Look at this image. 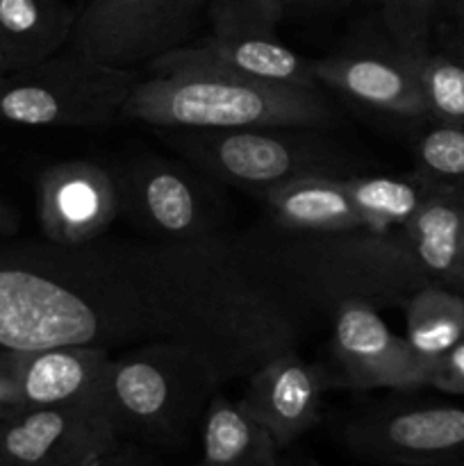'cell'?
<instances>
[{"label": "cell", "mask_w": 464, "mask_h": 466, "mask_svg": "<svg viewBox=\"0 0 464 466\" xmlns=\"http://www.w3.org/2000/svg\"><path fill=\"white\" fill-rule=\"evenodd\" d=\"M121 253L139 289L150 339L189 350L218 387L298 350L305 305L244 241L214 232L187 241L123 244Z\"/></svg>", "instance_id": "cell-1"}, {"label": "cell", "mask_w": 464, "mask_h": 466, "mask_svg": "<svg viewBox=\"0 0 464 466\" xmlns=\"http://www.w3.org/2000/svg\"><path fill=\"white\" fill-rule=\"evenodd\" d=\"M150 328L121 244L23 246L0 253V349L148 341Z\"/></svg>", "instance_id": "cell-2"}, {"label": "cell", "mask_w": 464, "mask_h": 466, "mask_svg": "<svg viewBox=\"0 0 464 466\" xmlns=\"http://www.w3.org/2000/svg\"><path fill=\"white\" fill-rule=\"evenodd\" d=\"M244 244L291 296L328 314L344 300H367L378 309H403L430 282L414 259L403 230L332 235L273 230Z\"/></svg>", "instance_id": "cell-3"}, {"label": "cell", "mask_w": 464, "mask_h": 466, "mask_svg": "<svg viewBox=\"0 0 464 466\" xmlns=\"http://www.w3.org/2000/svg\"><path fill=\"white\" fill-rule=\"evenodd\" d=\"M335 109L321 89L273 85L218 71L144 73L121 121L166 130L323 127Z\"/></svg>", "instance_id": "cell-4"}, {"label": "cell", "mask_w": 464, "mask_h": 466, "mask_svg": "<svg viewBox=\"0 0 464 466\" xmlns=\"http://www.w3.org/2000/svg\"><path fill=\"white\" fill-rule=\"evenodd\" d=\"M321 127H248V130H173L171 141L203 176L257 198L273 187L312 176L350 177L362 162Z\"/></svg>", "instance_id": "cell-5"}, {"label": "cell", "mask_w": 464, "mask_h": 466, "mask_svg": "<svg viewBox=\"0 0 464 466\" xmlns=\"http://www.w3.org/2000/svg\"><path fill=\"white\" fill-rule=\"evenodd\" d=\"M218 382L200 360L166 339L112 358L107 408L121 437L177 444L203 419Z\"/></svg>", "instance_id": "cell-6"}, {"label": "cell", "mask_w": 464, "mask_h": 466, "mask_svg": "<svg viewBox=\"0 0 464 466\" xmlns=\"http://www.w3.org/2000/svg\"><path fill=\"white\" fill-rule=\"evenodd\" d=\"M144 71L96 62L68 48L0 76V121L23 127H103L121 121Z\"/></svg>", "instance_id": "cell-7"}, {"label": "cell", "mask_w": 464, "mask_h": 466, "mask_svg": "<svg viewBox=\"0 0 464 466\" xmlns=\"http://www.w3.org/2000/svg\"><path fill=\"white\" fill-rule=\"evenodd\" d=\"M209 0H91L68 48L121 68L148 66L185 46L207 16Z\"/></svg>", "instance_id": "cell-8"}, {"label": "cell", "mask_w": 464, "mask_h": 466, "mask_svg": "<svg viewBox=\"0 0 464 466\" xmlns=\"http://www.w3.org/2000/svg\"><path fill=\"white\" fill-rule=\"evenodd\" d=\"M123 214L157 241L200 239L218 232L221 200L203 173L166 157H141L118 176Z\"/></svg>", "instance_id": "cell-9"}, {"label": "cell", "mask_w": 464, "mask_h": 466, "mask_svg": "<svg viewBox=\"0 0 464 466\" xmlns=\"http://www.w3.org/2000/svg\"><path fill=\"white\" fill-rule=\"evenodd\" d=\"M332 385L358 391H412L430 387L432 364L414 353L408 339L396 335L380 309L367 300H344L330 309Z\"/></svg>", "instance_id": "cell-10"}, {"label": "cell", "mask_w": 464, "mask_h": 466, "mask_svg": "<svg viewBox=\"0 0 464 466\" xmlns=\"http://www.w3.org/2000/svg\"><path fill=\"white\" fill-rule=\"evenodd\" d=\"M344 441L358 458L389 466H464V410L373 408L350 419Z\"/></svg>", "instance_id": "cell-11"}, {"label": "cell", "mask_w": 464, "mask_h": 466, "mask_svg": "<svg viewBox=\"0 0 464 466\" xmlns=\"http://www.w3.org/2000/svg\"><path fill=\"white\" fill-rule=\"evenodd\" d=\"M36 214L44 237L53 244H94L123 214L121 182L94 159H64L41 171Z\"/></svg>", "instance_id": "cell-12"}, {"label": "cell", "mask_w": 464, "mask_h": 466, "mask_svg": "<svg viewBox=\"0 0 464 466\" xmlns=\"http://www.w3.org/2000/svg\"><path fill=\"white\" fill-rule=\"evenodd\" d=\"M7 466H100L123 437L107 412L30 408L0 428Z\"/></svg>", "instance_id": "cell-13"}, {"label": "cell", "mask_w": 464, "mask_h": 466, "mask_svg": "<svg viewBox=\"0 0 464 466\" xmlns=\"http://www.w3.org/2000/svg\"><path fill=\"white\" fill-rule=\"evenodd\" d=\"M218 71L273 85L321 89L312 73V62L282 44L277 35L262 32H209L200 39L168 50L153 59L144 73Z\"/></svg>", "instance_id": "cell-14"}, {"label": "cell", "mask_w": 464, "mask_h": 466, "mask_svg": "<svg viewBox=\"0 0 464 466\" xmlns=\"http://www.w3.org/2000/svg\"><path fill=\"white\" fill-rule=\"evenodd\" d=\"M318 86H330L362 107L398 118H428L419 55L396 48H358L312 62Z\"/></svg>", "instance_id": "cell-15"}, {"label": "cell", "mask_w": 464, "mask_h": 466, "mask_svg": "<svg viewBox=\"0 0 464 466\" xmlns=\"http://www.w3.org/2000/svg\"><path fill=\"white\" fill-rule=\"evenodd\" d=\"M244 405L271 432L285 451L321 421L323 394L332 385L326 369L300 358L298 350L282 353L250 373Z\"/></svg>", "instance_id": "cell-16"}, {"label": "cell", "mask_w": 464, "mask_h": 466, "mask_svg": "<svg viewBox=\"0 0 464 466\" xmlns=\"http://www.w3.org/2000/svg\"><path fill=\"white\" fill-rule=\"evenodd\" d=\"M109 367L112 353L100 346H57L21 353L27 408H80L109 414Z\"/></svg>", "instance_id": "cell-17"}, {"label": "cell", "mask_w": 464, "mask_h": 466, "mask_svg": "<svg viewBox=\"0 0 464 466\" xmlns=\"http://www.w3.org/2000/svg\"><path fill=\"white\" fill-rule=\"evenodd\" d=\"M346 180V177H344ZM341 177L312 176L257 196L273 230L285 235H332L364 230Z\"/></svg>", "instance_id": "cell-18"}, {"label": "cell", "mask_w": 464, "mask_h": 466, "mask_svg": "<svg viewBox=\"0 0 464 466\" xmlns=\"http://www.w3.org/2000/svg\"><path fill=\"white\" fill-rule=\"evenodd\" d=\"M403 235L428 280L464 291V200L459 189L432 185Z\"/></svg>", "instance_id": "cell-19"}, {"label": "cell", "mask_w": 464, "mask_h": 466, "mask_svg": "<svg viewBox=\"0 0 464 466\" xmlns=\"http://www.w3.org/2000/svg\"><path fill=\"white\" fill-rule=\"evenodd\" d=\"M77 16L66 0H0L3 76L62 53L71 44Z\"/></svg>", "instance_id": "cell-20"}, {"label": "cell", "mask_w": 464, "mask_h": 466, "mask_svg": "<svg viewBox=\"0 0 464 466\" xmlns=\"http://www.w3.org/2000/svg\"><path fill=\"white\" fill-rule=\"evenodd\" d=\"M200 432L203 453L196 466H282L276 440L241 399L214 394Z\"/></svg>", "instance_id": "cell-21"}, {"label": "cell", "mask_w": 464, "mask_h": 466, "mask_svg": "<svg viewBox=\"0 0 464 466\" xmlns=\"http://www.w3.org/2000/svg\"><path fill=\"white\" fill-rule=\"evenodd\" d=\"M403 312L405 339L432 367L464 339V291L428 282L405 303Z\"/></svg>", "instance_id": "cell-22"}, {"label": "cell", "mask_w": 464, "mask_h": 466, "mask_svg": "<svg viewBox=\"0 0 464 466\" xmlns=\"http://www.w3.org/2000/svg\"><path fill=\"white\" fill-rule=\"evenodd\" d=\"M346 189L362 218L364 230H403L426 200L432 182L414 176H358L346 177Z\"/></svg>", "instance_id": "cell-23"}, {"label": "cell", "mask_w": 464, "mask_h": 466, "mask_svg": "<svg viewBox=\"0 0 464 466\" xmlns=\"http://www.w3.org/2000/svg\"><path fill=\"white\" fill-rule=\"evenodd\" d=\"M419 80L428 118L464 127V57L428 50L419 55Z\"/></svg>", "instance_id": "cell-24"}, {"label": "cell", "mask_w": 464, "mask_h": 466, "mask_svg": "<svg viewBox=\"0 0 464 466\" xmlns=\"http://www.w3.org/2000/svg\"><path fill=\"white\" fill-rule=\"evenodd\" d=\"M435 123V121H432ZM417 173L450 189L464 187V127L435 123L414 144Z\"/></svg>", "instance_id": "cell-25"}, {"label": "cell", "mask_w": 464, "mask_h": 466, "mask_svg": "<svg viewBox=\"0 0 464 466\" xmlns=\"http://www.w3.org/2000/svg\"><path fill=\"white\" fill-rule=\"evenodd\" d=\"M382 23L391 44L409 55L430 50V36L446 0H380Z\"/></svg>", "instance_id": "cell-26"}, {"label": "cell", "mask_w": 464, "mask_h": 466, "mask_svg": "<svg viewBox=\"0 0 464 466\" xmlns=\"http://www.w3.org/2000/svg\"><path fill=\"white\" fill-rule=\"evenodd\" d=\"M21 382V353L0 349V428L27 412Z\"/></svg>", "instance_id": "cell-27"}, {"label": "cell", "mask_w": 464, "mask_h": 466, "mask_svg": "<svg viewBox=\"0 0 464 466\" xmlns=\"http://www.w3.org/2000/svg\"><path fill=\"white\" fill-rule=\"evenodd\" d=\"M430 387L450 396H464V339L437 360Z\"/></svg>", "instance_id": "cell-28"}, {"label": "cell", "mask_w": 464, "mask_h": 466, "mask_svg": "<svg viewBox=\"0 0 464 466\" xmlns=\"http://www.w3.org/2000/svg\"><path fill=\"white\" fill-rule=\"evenodd\" d=\"M100 466H157L155 460L141 449L139 444H132V441H123L107 460Z\"/></svg>", "instance_id": "cell-29"}, {"label": "cell", "mask_w": 464, "mask_h": 466, "mask_svg": "<svg viewBox=\"0 0 464 466\" xmlns=\"http://www.w3.org/2000/svg\"><path fill=\"white\" fill-rule=\"evenodd\" d=\"M18 228H21V217H18L16 208H12V203L0 196V237L16 235Z\"/></svg>", "instance_id": "cell-30"}, {"label": "cell", "mask_w": 464, "mask_h": 466, "mask_svg": "<svg viewBox=\"0 0 464 466\" xmlns=\"http://www.w3.org/2000/svg\"><path fill=\"white\" fill-rule=\"evenodd\" d=\"M444 12H449L459 35H464V0H446Z\"/></svg>", "instance_id": "cell-31"}, {"label": "cell", "mask_w": 464, "mask_h": 466, "mask_svg": "<svg viewBox=\"0 0 464 466\" xmlns=\"http://www.w3.org/2000/svg\"><path fill=\"white\" fill-rule=\"evenodd\" d=\"M285 5V12L289 7L294 9H318V7H326L330 3H339V0H280Z\"/></svg>", "instance_id": "cell-32"}, {"label": "cell", "mask_w": 464, "mask_h": 466, "mask_svg": "<svg viewBox=\"0 0 464 466\" xmlns=\"http://www.w3.org/2000/svg\"><path fill=\"white\" fill-rule=\"evenodd\" d=\"M0 466H7V462H5V455H3V441H0Z\"/></svg>", "instance_id": "cell-33"}, {"label": "cell", "mask_w": 464, "mask_h": 466, "mask_svg": "<svg viewBox=\"0 0 464 466\" xmlns=\"http://www.w3.org/2000/svg\"><path fill=\"white\" fill-rule=\"evenodd\" d=\"M459 194H462V200H464V187H462V189H459Z\"/></svg>", "instance_id": "cell-34"}, {"label": "cell", "mask_w": 464, "mask_h": 466, "mask_svg": "<svg viewBox=\"0 0 464 466\" xmlns=\"http://www.w3.org/2000/svg\"><path fill=\"white\" fill-rule=\"evenodd\" d=\"M0 76H3V64H0Z\"/></svg>", "instance_id": "cell-35"}, {"label": "cell", "mask_w": 464, "mask_h": 466, "mask_svg": "<svg viewBox=\"0 0 464 466\" xmlns=\"http://www.w3.org/2000/svg\"><path fill=\"white\" fill-rule=\"evenodd\" d=\"M282 466H287V464H282Z\"/></svg>", "instance_id": "cell-36"}, {"label": "cell", "mask_w": 464, "mask_h": 466, "mask_svg": "<svg viewBox=\"0 0 464 466\" xmlns=\"http://www.w3.org/2000/svg\"><path fill=\"white\" fill-rule=\"evenodd\" d=\"M89 3H91V0H89Z\"/></svg>", "instance_id": "cell-37"}]
</instances>
